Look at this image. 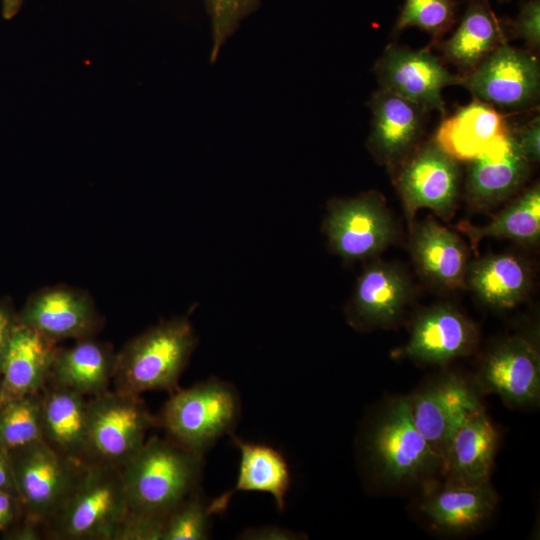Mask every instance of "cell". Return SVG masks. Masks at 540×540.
<instances>
[{
	"label": "cell",
	"mask_w": 540,
	"mask_h": 540,
	"mask_svg": "<svg viewBox=\"0 0 540 540\" xmlns=\"http://www.w3.org/2000/svg\"><path fill=\"white\" fill-rule=\"evenodd\" d=\"M261 0H205L212 29L210 61L215 62L221 47L241 22L260 6Z\"/></svg>",
	"instance_id": "33"
},
{
	"label": "cell",
	"mask_w": 540,
	"mask_h": 540,
	"mask_svg": "<svg viewBox=\"0 0 540 540\" xmlns=\"http://www.w3.org/2000/svg\"><path fill=\"white\" fill-rule=\"evenodd\" d=\"M479 390L498 395L511 407L535 404L540 396V356L520 335L492 344L481 359L476 375Z\"/></svg>",
	"instance_id": "14"
},
{
	"label": "cell",
	"mask_w": 540,
	"mask_h": 540,
	"mask_svg": "<svg viewBox=\"0 0 540 540\" xmlns=\"http://www.w3.org/2000/svg\"><path fill=\"white\" fill-rule=\"evenodd\" d=\"M508 31L512 38L522 39L528 50L538 53L540 48V0H527Z\"/></svg>",
	"instance_id": "34"
},
{
	"label": "cell",
	"mask_w": 540,
	"mask_h": 540,
	"mask_svg": "<svg viewBox=\"0 0 540 540\" xmlns=\"http://www.w3.org/2000/svg\"><path fill=\"white\" fill-rule=\"evenodd\" d=\"M240 413L235 387L211 377L172 392L155 420L169 439L204 456L218 439L232 434Z\"/></svg>",
	"instance_id": "4"
},
{
	"label": "cell",
	"mask_w": 540,
	"mask_h": 540,
	"mask_svg": "<svg viewBox=\"0 0 540 540\" xmlns=\"http://www.w3.org/2000/svg\"><path fill=\"white\" fill-rule=\"evenodd\" d=\"M8 452L25 518L38 523L44 530L85 467L60 456L43 440Z\"/></svg>",
	"instance_id": "9"
},
{
	"label": "cell",
	"mask_w": 540,
	"mask_h": 540,
	"mask_svg": "<svg viewBox=\"0 0 540 540\" xmlns=\"http://www.w3.org/2000/svg\"><path fill=\"white\" fill-rule=\"evenodd\" d=\"M210 502L200 490L173 509L165 519L162 540H205L210 535Z\"/></svg>",
	"instance_id": "32"
},
{
	"label": "cell",
	"mask_w": 540,
	"mask_h": 540,
	"mask_svg": "<svg viewBox=\"0 0 540 540\" xmlns=\"http://www.w3.org/2000/svg\"><path fill=\"white\" fill-rule=\"evenodd\" d=\"M479 391L464 377L447 373L409 396L417 429L442 458L456 429L470 415L484 408Z\"/></svg>",
	"instance_id": "15"
},
{
	"label": "cell",
	"mask_w": 540,
	"mask_h": 540,
	"mask_svg": "<svg viewBox=\"0 0 540 540\" xmlns=\"http://www.w3.org/2000/svg\"><path fill=\"white\" fill-rule=\"evenodd\" d=\"M164 522L127 512L115 540H162Z\"/></svg>",
	"instance_id": "35"
},
{
	"label": "cell",
	"mask_w": 540,
	"mask_h": 540,
	"mask_svg": "<svg viewBox=\"0 0 540 540\" xmlns=\"http://www.w3.org/2000/svg\"><path fill=\"white\" fill-rule=\"evenodd\" d=\"M479 331L455 306L438 303L420 312L412 323L400 357L429 365H444L477 349Z\"/></svg>",
	"instance_id": "16"
},
{
	"label": "cell",
	"mask_w": 540,
	"mask_h": 540,
	"mask_svg": "<svg viewBox=\"0 0 540 540\" xmlns=\"http://www.w3.org/2000/svg\"><path fill=\"white\" fill-rule=\"evenodd\" d=\"M117 352L110 343L95 337L58 347L48 377L49 384L77 392L87 398L109 390L113 382Z\"/></svg>",
	"instance_id": "25"
},
{
	"label": "cell",
	"mask_w": 540,
	"mask_h": 540,
	"mask_svg": "<svg viewBox=\"0 0 540 540\" xmlns=\"http://www.w3.org/2000/svg\"><path fill=\"white\" fill-rule=\"evenodd\" d=\"M532 284L527 262L513 253H496L470 260L466 287L486 306L510 309L528 295Z\"/></svg>",
	"instance_id": "27"
},
{
	"label": "cell",
	"mask_w": 540,
	"mask_h": 540,
	"mask_svg": "<svg viewBox=\"0 0 540 540\" xmlns=\"http://www.w3.org/2000/svg\"><path fill=\"white\" fill-rule=\"evenodd\" d=\"M371 129L366 147L391 173L423 142L428 111L379 88L370 97Z\"/></svg>",
	"instance_id": "17"
},
{
	"label": "cell",
	"mask_w": 540,
	"mask_h": 540,
	"mask_svg": "<svg viewBox=\"0 0 540 540\" xmlns=\"http://www.w3.org/2000/svg\"><path fill=\"white\" fill-rule=\"evenodd\" d=\"M413 296L407 272L398 264L373 260L357 278L345 307L348 324L361 332L395 326Z\"/></svg>",
	"instance_id": "12"
},
{
	"label": "cell",
	"mask_w": 540,
	"mask_h": 540,
	"mask_svg": "<svg viewBox=\"0 0 540 540\" xmlns=\"http://www.w3.org/2000/svg\"><path fill=\"white\" fill-rule=\"evenodd\" d=\"M42 440L41 392L0 404V447L7 451Z\"/></svg>",
	"instance_id": "30"
},
{
	"label": "cell",
	"mask_w": 540,
	"mask_h": 540,
	"mask_svg": "<svg viewBox=\"0 0 540 540\" xmlns=\"http://www.w3.org/2000/svg\"><path fill=\"white\" fill-rule=\"evenodd\" d=\"M512 128L495 107L478 99L443 117L434 142L457 161H471L505 142Z\"/></svg>",
	"instance_id": "22"
},
{
	"label": "cell",
	"mask_w": 540,
	"mask_h": 540,
	"mask_svg": "<svg viewBox=\"0 0 540 540\" xmlns=\"http://www.w3.org/2000/svg\"><path fill=\"white\" fill-rule=\"evenodd\" d=\"M203 466V456L168 437H150L121 469L128 512L165 520L199 490Z\"/></svg>",
	"instance_id": "2"
},
{
	"label": "cell",
	"mask_w": 540,
	"mask_h": 540,
	"mask_svg": "<svg viewBox=\"0 0 540 540\" xmlns=\"http://www.w3.org/2000/svg\"><path fill=\"white\" fill-rule=\"evenodd\" d=\"M24 517V508L18 495L0 491V532L10 530Z\"/></svg>",
	"instance_id": "37"
},
{
	"label": "cell",
	"mask_w": 540,
	"mask_h": 540,
	"mask_svg": "<svg viewBox=\"0 0 540 540\" xmlns=\"http://www.w3.org/2000/svg\"><path fill=\"white\" fill-rule=\"evenodd\" d=\"M374 72L379 88L409 100L427 111L445 117L442 91L460 85L463 77L451 73L429 48L414 50L390 44L376 61Z\"/></svg>",
	"instance_id": "11"
},
{
	"label": "cell",
	"mask_w": 540,
	"mask_h": 540,
	"mask_svg": "<svg viewBox=\"0 0 540 540\" xmlns=\"http://www.w3.org/2000/svg\"><path fill=\"white\" fill-rule=\"evenodd\" d=\"M58 347V343L17 321L0 365L2 402L41 392Z\"/></svg>",
	"instance_id": "23"
},
{
	"label": "cell",
	"mask_w": 540,
	"mask_h": 540,
	"mask_svg": "<svg viewBox=\"0 0 540 540\" xmlns=\"http://www.w3.org/2000/svg\"><path fill=\"white\" fill-rule=\"evenodd\" d=\"M455 0H405L393 28L397 35L410 27H417L439 42L455 24Z\"/></svg>",
	"instance_id": "31"
},
{
	"label": "cell",
	"mask_w": 540,
	"mask_h": 540,
	"mask_svg": "<svg viewBox=\"0 0 540 540\" xmlns=\"http://www.w3.org/2000/svg\"><path fill=\"white\" fill-rule=\"evenodd\" d=\"M507 31L508 27L487 0H471L452 36L439 43L440 50L445 61L465 76L507 42Z\"/></svg>",
	"instance_id": "26"
},
{
	"label": "cell",
	"mask_w": 540,
	"mask_h": 540,
	"mask_svg": "<svg viewBox=\"0 0 540 540\" xmlns=\"http://www.w3.org/2000/svg\"><path fill=\"white\" fill-rule=\"evenodd\" d=\"M2 403L1 391H0V404Z\"/></svg>",
	"instance_id": "42"
},
{
	"label": "cell",
	"mask_w": 540,
	"mask_h": 540,
	"mask_svg": "<svg viewBox=\"0 0 540 540\" xmlns=\"http://www.w3.org/2000/svg\"><path fill=\"white\" fill-rule=\"evenodd\" d=\"M359 449L366 472L384 487L427 488L443 473V458L413 421L409 397L394 398L379 410L365 426Z\"/></svg>",
	"instance_id": "1"
},
{
	"label": "cell",
	"mask_w": 540,
	"mask_h": 540,
	"mask_svg": "<svg viewBox=\"0 0 540 540\" xmlns=\"http://www.w3.org/2000/svg\"><path fill=\"white\" fill-rule=\"evenodd\" d=\"M322 231L331 251L345 262L374 259L397 238L385 197L376 190L330 200Z\"/></svg>",
	"instance_id": "7"
},
{
	"label": "cell",
	"mask_w": 540,
	"mask_h": 540,
	"mask_svg": "<svg viewBox=\"0 0 540 540\" xmlns=\"http://www.w3.org/2000/svg\"><path fill=\"white\" fill-rule=\"evenodd\" d=\"M497 445L498 433L484 408L470 415L452 434L443 452L444 482H490Z\"/></svg>",
	"instance_id": "24"
},
{
	"label": "cell",
	"mask_w": 540,
	"mask_h": 540,
	"mask_svg": "<svg viewBox=\"0 0 540 540\" xmlns=\"http://www.w3.org/2000/svg\"><path fill=\"white\" fill-rule=\"evenodd\" d=\"M17 322V313L8 299L0 300V365L13 330Z\"/></svg>",
	"instance_id": "39"
},
{
	"label": "cell",
	"mask_w": 540,
	"mask_h": 540,
	"mask_svg": "<svg viewBox=\"0 0 540 540\" xmlns=\"http://www.w3.org/2000/svg\"><path fill=\"white\" fill-rule=\"evenodd\" d=\"M531 163L511 131L508 139L468 161L465 197L475 211H488L518 194L530 175Z\"/></svg>",
	"instance_id": "19"
},
{
	"label": "cell",
	"mask_w": 540,
	"mask_h": 540,
	"mask_svg": "<svg viewBox=\"0 0 540 540\" xmlns=\"http://www.w3.org/2000/svg\"><path fill=\"white\" fill-rule=\"evenodd\" d=\"M419 503V512L434 530L460 535L482 527L493 515L497 494L490 482L430 485Z\"/></svg>",
	"instance_id": "20"
},
{
	"label": "cell",
	"mask_w": 540,
	"mask_h": 540,
	"mask_svg": "<svg viewBox=\"0 0 540 540\" xmlns=\"http://www.w3.org/2000/svg\"><path fill=\"white\" fill-rule=\"evenodd\" d=\"M23 0H3V15L6 18L13 17L19 10Z\"/></svg>",
	"instance_id": "41"
},
{
	"label": "cell",
	"mask_w": 540,
	"mask_h": 540,
	"mask_svg": "<svg viewBox=\"0 0 540 540\" xmlns=\"http://www.w3.org/2000/svg\"><path fill=\"white\" fill-rule=\"evenodd\" d=\"M475 99L500 109L521 110L539 101L540 62L535 53L507 42L498 46L472 72L462 76Z\"/></svg>",
	"instance_id": "10"
},
{
	"label": "cell",
	"mask_w": 540,
	"mask_h": 540,
	"mask_svg": "<svg viewBox=\"0 0 540 540\" xmlns=\"http://www.w3.org/2000/svg\"><path fill=\"white\" fill-rule=\"evenodd\" d=\"M0 491H8V492L17 494V489H16V484H15L9 452L1 447H0Z\"/></svg>",
	"instance_id": "40"
},
{
	"label": "cell",
	"mask_w": 540,
	"mask_h": 540,
	"mask_svg": "<svg viewBox=\"0 0 540 540\" xmlns=\"http://www.w3.org/2000/svg\"><path fill=\"white\" fill-rule=\"evenodd\" d=\"M127 512L121 469L91 465L44 527V539L115 540Z\"/></svg>",
	"instance_id": "5"
},
{
	"label": "cell",
	"mask_w": 540,
	"mask_h": 540,
	"mask_svg": "<svg viewBox=\"0 0 540 540\" xmlns=\"http://www.w3.org/2000/svg\"><path fill=\"white\" fill-rule=\"evenodd\" d=\"M231 436L240 452L237 481L232 490L210 501L212 513L223 512L230 498L239 491L268 493L282 511L291 484L290 469L284 456L271 446Z\"/></svg>",
	"instance_id": "28"
},
{
	"label": "cell",
	"mask_w": 540,
	"mask_h": 540,
	"mask_svg": "<svg viewBox=\"0 0 540 540\" xmlns=\"http://www.w3.org/2000/svg\"><path fill=\"white\" fill-rule=\"evenodd\" d=\"M156 425L140 395L106 391L88 398V443L91 465L122 469Z\"/></svg>",
	"instance_id": "6"
},
{
	"label": "cell",
	"mask_w": 540,
	"mask_h": 540,
	"mask_svg": "<svg viewBox=\"0 0 540 540\" xmlns=\"http://www.w3.org/2000/svg\"><path fill=\"white\" fill-rule=\"evenodd\" d=\"M476 247L483 238H502L521 245H535L540 238V186L534 183L516 194L485 225L463 221L457 226Z\"/></svg>",
	"instance_id": "29"
},
{
	"label": "cell",
	"mask_w": 540,
	"mask_h": 540,
	"mask_svg": "<svg viewBox=\"0 0 540 540\" xmlns=\"http://www.w3.org/2000/svg\"><path fill=\"white\" fill-rule=\"evenodd\" d=\"M409 250L417 272L443 290L466 287L469 251L455 231L427 217L410 223Z\"/></svg>",
	"instance_id": "18"
},
{
	"label": "cell",
	"mask_w": 540,
	"mask_h": 540,
	"mask_svg": "<svg viewBox=\"0 0 540 540\" xmlns=\"http://www.w3.org/2000/svg\"><path fill=\"white\" fill-rule=\"evenodd\" d=\"M500 1H506V0H500Z\"/></svg>",
	"instance_id": "43"
},
{
	"label": "cell",
	"mask_w": 540,
	"mask_h": 540,
	"mask_svg": "<svg viewBox=\"0 0 540 540\" xmlns=\"http://www.w3.org/2000/svg\"><path fill=\"white\" fill-rule=\"evenodd\" d=\"M392 176L411 222L420 209H429L445 221L454 216L461 194V168L433 139L422 142Z\"/></svg>",
	"instance_id": "8"
},
{
	"label": "cell",
	"mask_w": 540,
	"mask_h": 540,
	"mask_svg": "<svg viewBox=\"0 0 540 540\" xmlns=\"http://www.w3.org/2000/svg\"><path fill=\"white\" fill-rule=\"evenodd\" d=\"M17 321L58 344L95 337L104 324L92 296L67 285L34 292L17 313Z\"/></svg>",
	"instance_id": "13"
},
{
	"label": "cell",
	"mask_w": 540,
	"mask_h": 540,
	"mask_svg": "<svg viewBox=\"0 0 540 540\" xmlns=\"http://www.w3.org/2000/svg\"><path fill=\"white\" fill-rule=\"evenodd\" d=\"M42 440L72 462L91 466L88 443V398L47 383L41 391Z\"/></svg>",
	"instance_id": "21"
},
{
	"label": "cell",
	"mask_w": 540,
	"mask_h": 540,
	"mask_svg": "<svg viewBox=\"0 0 540 540\" xmlns=\"http://www.w3.org/2000/svg\"><path fill=\"white\" fill-rule=\"evenodd\" d=\"M197 345L191 321L174 317L146 329L117 352L114 390L140 395L146 391H176Z\"/></svg>",
	"instance_id": "3"
},
{
	"label": "cell",
	"mask_w": 540,
	"mask_h": 540,
	"mask_svg": "<svg viewBox=\"0 0 540 540\" xmlns=\"http://www.w3.org/2000/svg\"><path fill=\"white\" fill-rule=\"evenodd\" d=\"M515 141L530 163L539 162L540 158V119L539 115L517 130H512Z\"/></svg>",
	"instance_id": "36"
},
{
	"label": "cell",
	"mask_w": 540,
	"mask_h": 540,
	"mask_svg": "<svg viewBox=\"0 0 540 540\" xmlns=\"http://www.w3.org/2000/svg\"><path fill=\"white\" fill-rule=\"evenodd\" d=\"M245 540H296L301 539V535L281 527L264 526L245 529L239 536Z\"/></svg>",
	"instance_id": "38"
}]
</instances>
